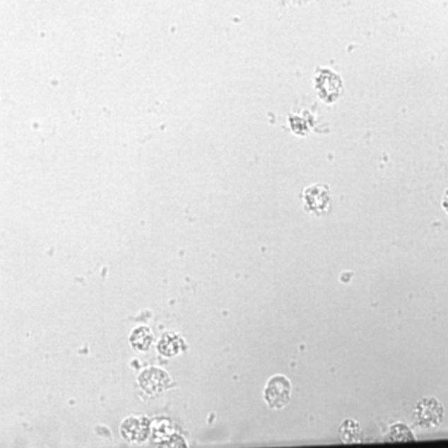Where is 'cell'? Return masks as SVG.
<instances>
[{"label":"cell","mask_w":448,"mask_h":448,"mask_svg":"<svg viewBox=\"0 0 448 448\" xmlns=\"http://www.w3.org/2000/svg\"><path fill=\"white\" fill-rule=\"evenodd\" d=\"M302 204L307 213L315 217H323L331 208V196L328 184H312L302 191Z\"/></svg>","instance_id":"1"},{"label":"cell","mask_w":448,"mask_h":448,"mask_svg":"<svg viewBox=\"0 0 448 448\" xmlns=\"http://www.w3.org/2000/svg\"><path fill=\"white\" fill-rule=\"evenodd\" d=\"M292 400V382L287 376L274 375L266 382L264 401L273 410H282Z\"/></svg>","instance_id":"2"},{"label":"cell","mask_w":448,"mask_h":448,"mask_svg":"<svg viewBox=\"0 0 448 448\" xmlns=\"http://www.w3.org/2000/svg\"><path fill=\"white\" fill-rule=\"evenodd\" d=\"M413 415L417 423L425 428H438L443 423V406L437 399L425 397L417 402Z\"/></svg>","instance_id":"3"},{"label":"cell","mask_w":448,"mask_h":448,"mask_svg":"<svg viewBox=\"0 0 448 448\" xmlns=\"http://www.w3.org/2000/svg\"><path fill=\"white\" fill-rule=\"evenodd\" d=\"M315 89L320 99L326 102H334L343 93V81L338 73L328 69H322L315 76Z\"/></svg>","instance_id":"4"},{"label":"cell","mask_w":448,"mask_h":448,"mask_svg":"<svg viewBox=\"0 0 448 448\" xmlns=\"http://www.w3.org/2000/svg\"><path fill=\"white\" fill-rule=\"evenodd\" d=\"M171 377L166 371L160 369H148L143 371L138 377V384L141 386L142 390L150 396H157L165 392L171 386Z\"/></svg>","instance_id":"5"},{"label":"cell","mask_w":448,"mask_h":448,"mask_svg":"<svg viewBox=\"0 0 448 448\" xmlns=\"http://www.w3.org/2000/svg\"><path fill=\"white\" fill-rule=\"evenodd\" d=\"M121 431L129 441L138 442L147 437L150 431V423L146 417H130L122 423Z\"/></svg>","instance_id":"6"},{"label":"cell","mask_w":448,"mask_h":448,"mask_svg":"<svg viewBox=\"0 0 448 448\" xmlns=\"http://www.w3.org/2000/svg\"><path fill=\"white\" fill-rule=\"evenodd\" d=\"M184 340L177 334H166L157 345V350L162 356L172 358L184 350Z\"/></svg>","instance_id":"7"},{"label":"cell","mask_w":448,"mask_h":448,"mask_svg":"<svg viewBox=\"0 0 448 448\" xmlns=\"http://www.w3.org/2000/svg\"><path fill=\"white\" fill-rule=\"evenodd\" d=\"M130 343L138 351H147L153 343V333L147 326H138L131 333Z\"/></svg>","instance_id":"8"},{"label":"cell","mask_w":448,"mask_h":448,"mask_svg":"<svg viewBox=\"0 0 448 448\" xmlns=\"http://www.w3.org/2000/svg\"><path fill=\"white\" fill-rule=\"evenodd\" d=\"M361 435V426L358 421L348 418L340 426V437L344 442H356Z\"/></svg>","instance_id":"9"},{"label":"cell","mask_w":448,"mask_h":448,"mask_svg":"<svg viewBox=\"0 0 448 448\" xmlns=\"http://www.w3.org/2000/svg\"><path fill=\"white\" fill-rule=\"evenodd\" d=\"M390 441H412L415 436L411 430L407 428L405 423H395L392 425L389 432Z\"/></svg>","instance_id":"10"}]
</instances>
